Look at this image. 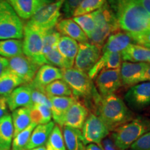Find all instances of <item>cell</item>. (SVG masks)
<instances>
[{"label":"cell","mask_w":150,"mask_h":150,"mask_svg":"<svg viewBox=\"0 0 150 150\" xmlns=\"http://www.w3.org/2000/svg\"><path fill=\"white\" fill-rule=\"evenodd\" d=\"M116 19L122 29L129 33L150 29V16L138 0H113Z\"/></svg>","instance_id":"obj_1"},{"label":"cell","mask_w":150,"mask_h":150,"mask_svg":"<svg viewBox=\"0 0 150 150\" xmlns=\"http://www.w3.org/2000/svg\"><path fill=\"white\" fill-rule=\"evenodd\" d=\"M97 113V116L109 131H114L130 121L133 117L132 112L122 99L115 94L103 97L99 100Z\"/></svg>","instance_id":"obj_2"},{"label":"cell","mask_w":150,"mask_h":150,"mask_svg":"<svg viewBox=\"0 0 150 150\" xmlns=\"http://www.w3.org/2000/svg\"><path fill=\"white\" fill-rule=\"evenodd\" d=\"M150 131V121L138 117L113 131L112 140L120 150H127L140 136Z\"/></svg>","instance_id":"obj_3"},{"label":"cell","mask_w":150,"mask_h":150,"mask_svg":"<svg viewBox=\"0 0 150 150\" xmlns=\"http://www.w3.org/2000/svg\"><path fill=\"white\" fill-rule=\"evenodd\" d=\"M22 19L6 0H0V40H21L24 35Z\"/></svg>","instance_id":"obj_4"},{"label":"cell","mask_w":150,"mask_h":150,"mask_svg":"<svg viewBox=\"0 0 150 150\" xmlns=\"http://www.w3.org/2000/svg\"><path fill=\"white\" fill-rule=\"evenodd\" d=\"M95 28L90 38L92 44L101 47L107 37L119 28L115 16L105 4L101 8L93 12Z\"/></svg>","instance_id":"obj_5"},{"label":"cell","mask_w":150,"mask_h":150,"mask_svg":"<svg viewBox=\"0 0 150 150\" xmlns=\"http://www.w3.org/2000/svg\"><path fill=\"white\" fill-rule=\"evenodd\" d=\"M64 1L65 0H55L43 6L29 19L27 24L44 32L53 29L59 22Z\"/></svg>","instance_id":"obj_6"},{"label":"cell","mask_w":150,"mask_h":150,"mask_svg":"<svg viewBox=\"0 0 150 150\" xmlns=\"http://www.w3.org/2000/svg\"><path fill=\"white\" fill-rule=\"evenodd\" d=\"M45 32L26 24L24 27L23 54L38 65L47 64L42 53L43 36Z\"/></svg>","instance_id":"obj_7"},{"label":"cell","mask_w":150,"mask_h":150,"mask_svg":"<svg viewBox=\"0 0 150 150\" xmlns=\"http://www.w3.org/2000/svg\"><path fill=\"white\" fill-rule=\"evenodd\" d=\"M62 79L68 85L76 97L88 98L94 95V87L88 73L76 68L61 69Z\"/></svg>","instance_id":"obj_8"},{"label":"cell","mask_w":150,"mask_h":150,"mask_svg":"<svg viewBox=\"0 0 150 150\" xmlns=\"http://www.w3.org/2000/svg\"><path fill=\"white\" fill-rule=\"evenodd\" d=\"M109 130L102 120L95 114H90L82 127V136L86 145L97 144L102 146V140L109 134Z\"/></svg>","instance_id":"obj_9"},{"label":"cell","mask_w":150,"mask_h":150,"mask_svg":"<svg viewBox=\"0 0 150 150\" xmlns=\"http://www.w3.org/2000/svg\"><path fill=\"white\" fill-rule=\"evenodd\" d=\"M101 56V47L92 43L79 44V50L74 61V68L88 73Z\"/></svg>","instance_id":"obj_10"},{"label":"cell","mask_w":150,"mask_h":150,"mask_svg":"<svg viewBox=\"0 0 150 150\" xmlns=\"http://www.w3.org/2000/svg\"><path fill=\"white\" fill-rule=\"evenodd\" d=\"M125 100L131 108L144 109L150 105V81L132 86L125 95Z\"/></svg>","instance_id":"obj_11"},{"label":"cell","mask_w":150,"mask_h":150,"mask_svg":"<svg viewBox=\"0 0 150 150\" xmlns=\"http://www.w3.org/2000/svg\"><path fill=\"white\" fill-rule=\"evenodd\" d=\"M39 65L24 54L8 59V70L22 79L24 83H30L35 77Z\"/></svg>","instance_id":"obj_12"},{"label":"cell","mask_w":150,"mask_h":150,"mask_svg":"<svg viewBox=\"0 0 150 150\" xmlns=\"http://www.w3.org/2000/svg\"><path fill=\"white\" fill-rule=\"evenodd\" d=\"M96 84L102 98L114 94L122 86L120 69L105 70L99 72L97 76Z\"/></svg>","instance_id":"obj_13"},{"label":"cell","mask_w":150,"mask_h":150,"mask_svg":"<svg viewBox=\"0 0 150 150\" xmlns=\"http://www.w3.org/2000/svg\"><path fill=\"white\" fill-rule=\"evenodd\" d=\"M148 66L149 64L147 63L124 62L120 69L122 85L134 86L142 82L144 73Z\"/></svg>","instance_id":"obj_14"},{"label":"cell","mask_w":150,"mask_h":150,"mask_svg":"<svg viewBox=\"0 0 150 150\" xmlns=\"http://www.w3.org/2000/svg\"><path fill=\"white\" fill-rule=\"evenodd\" d=\"M62 79L61 69L45 64L37 71L35 77L29 84L33 88L45 92V88L56 80Z\"/></svg>","instance_id":"obj_15"},{"label":"cell","mask_w":150,"mask_h":150,"mask_svg":"<svg viewBox=\"0 0 150 150\" xmlns=\"http://www.w3.org/2000/svg\"><path fill=\"white\" fill-rule=\"evenodd\" d=\"M32 91V87L29 83L23 84L16 88L6 97L8 109L13 111L19 108L31 107L33 105L31 99Z\"/></svg>","instance_id":"obj_16"},{"label":"cell","mask_w":150,"mask_h":150,"mask_svg":"<svg viewBox=\"0 0 150 150\" xmlns=\"http://www.w3.org/2000/svg\"><path fill=\"white\" fill-rule=\"evenodd\" d=\"M18 16L22 20H29L43 6L54 0H6Z\"/></svg>","instance_id":"obj_17"},{"label":"cell","mask_w":150,"mask_h":150,"mask_svg":"<svg viewBox=\"0 0 150 150\" xmlns=\"http://www.w3.org/2000/svg\"><path fill=\"white\" fill-rule=\"evenodd\" d=\"M88 115L87 108L76 100L65 113L62 127H69L80 130L83 127Z\"/></svg>","instance_id":"obj_18"},{"label":"cell","mask_w":150,"mask_h":150,"mask_svg":"<svg viewBox=\"0 0 150 150\" xmlns=\"http://www.w3.org/2000/svg\"><path fill=\"white\" fill-rule=\"evenodd\" d=\"M51 103L52 115L54 122L62 127L64 116L67 110L76 101L74 97H54L48 96Z\"/></svg>","instance_id":"obj_19"},{"label":"cell","mask_w":150,"mask_h":150,"mask_svg":"<svg viewBox=\"0 0 150 150\" xmlns=\"http://www.w3.org/2000/svg\"><path fill=\"white\" fill-rule=\"evenodd\" d=\"M121 61L120 53H112L108 55L102 54L95 65L88 71V75L91 79H93L103 70L120 69L121 67Z\"/></svg>","instance_id":"obj_20"},{"label":"cell","mask_w":150,"mask_h":150,"mask_svg":"<svg viewBox=\"0 0 150 150\" xmlns=\"http://www.w3.org/2000/svg\"><path fill=\"white\" fill-rule=\"evenodd\" d=\"M57 49L64 60L65 69L72 68L79 50L77 42L70 38L63 35L60 38Z\"/></svg>","instance_id":"obj_21"},{"label":"cell","mask_w":150,"mask_h":150,"mask_svg":"<svg viewBox=\"0 0 150 150\" xmlns=\"http://www.w3.org/2000/svg\"><path fill=\"white\" fill-rule=\"evenodd\" d=\"M56 28L61 34L70 38L76 42H88V38L72 19L67 18L61 20L56 25Z\"/></svg>","instance_id":"obj_22"},{"label":"cell","mask_w":150,"mask_h":150,"mask_svg":"<svg viewBox=\"0 0 150 150\" xmlns=\"http://www.w3.org/2000/svg\"><path fill=\"white\" fill-rule=\"evenodd\" d=\"M131 40L129 33L117 32L110 34L107 42L102 47V54L108 55L112 53H121L131 44Z\"/></svg>","instance_id":"obj_23"},{"label":"cell","mask_w":150,"mask_h":150,"mask_svg":"<svg viewBox=\"0 0 150 150\" xmlns=\"http://www.w3.org/2000/svg\"><path fill=\"white\" fill-rule=\"evenodd\" d=\"M54 126L55 123L52 121L45 125H37L32 131L29 142L24 149H31L46 145Z\"/></svg>","instance_id":"obj_24"},{"label":"cell","mask_w":150,"mask_h":150,"mask_svg":"<svg viewBox=\"0 0 150 150\" xmlns=\"http://www.w3.org/2000/svg\"><path fill=\"white\" fill-rule=\"evenodd\" d=\"M120 54L122 59L131 63H146L150 59V49L132 43Z\"/></svg>","instance_id":"obj_25"},{"label":"cell","mask_w":150,"mask_h":150,"mask_svg":"<svg viewBox=\"0 0 150 150\" xmlns=\"http://www.w3.org/2000/svg\"><path fill=\"white\" fill-rule=\"evenodd\" d=\"M13 134L12 117L8 113L0 118V150H11Z\"/></svg>","instance_id":"obj_26"},{"label":"cell","mask_w":150,"mask_h":150,"mask_svg":"<svg viewBox=\"0 0 150 150\" xmlns=\"http://www.w3.org/2000/svg\"><path fill=\"white\" fill-rule=\"evenodd\" d=\"M63 136L67 150H85L86 145L79 129L63 126Z\"/></svg>","instance_id":"obj_27"},{"label":"cell","mask_w":150,"mask_h":150,"mask_svg":"<svg viewBox=\"0 0 150 150\" xmlns=\"http://www.w3.org/2000/svg\"><path fill=\"white\" fill-rule=\"evenodd\" d=\"M23 84H25L23 80L8 69L0 75V96L6 97L16 88Z\"/></svg>","instance_id":"obj_28"},{"label":"cell","mask_w":150,"mask_h":150,"mask_svg":"<svg viewBox=\"0 0 150 150\" xmlns=\"http://www.w3.org/2000/svg\"><path fill=\"white\" fill-rule=\"evenodd\" d=\"M13 125L14 128L13 138L31 123L29 108L22 107L12 111Z\"/></svg>","instance_id":"obj_29"},{"label":"cell","mask_w":150,"mask_h":150,"mask_svg":"<svg viewBox=\"0 0 150 150\" xmlns=\"http://www.w3.org/2000/svg\"><path fill=\"white\" fill-rule=\"evenodd\" d=\"M21 54H23L22 40L8 39L0 40V56L8 59Z\"/></svg>","instance_id":"obj_30"},{"label":"cell","mask_w":150,"mask_h":150,"mask_svg":"<svg viewBox=\"0 0 150 150\" xmlns=\"http://www.w3.org/2000/svg\"><path fill=\"white\" fill-rule=\"evenodd\" d=\"M31 122L35 125H45L51 122V108L42 104H33L29 108Z\"/></svg>","instance_id":"obj_31"},{"label":"cell","mask_w":150,"mask_h":150,"mask_svg":"<svg viewBox=\"0 0 150 150\" xmlns=\"http://www.w3.org/2000/svg\"><path fill=\"white\" fill-rule=\"evenodd\" d=\"M45 93L48 96L72 97V92L63 80L59 79L52 82L45 88Z\"/></svg>","instance_id":"obj_32"},{"label":"cell","mask_w":150,"mask_h":150,"mask_svg":"<svg viewBox=\"0 0 150 150\" xmlns=\"http://www.w3.org/2000/svg\"><path fill=\"white\" fill-rule=\"evenodd\" d=\"M46 150H67L63 133L59 125H55L45 145Z\"/></svg>","instance_id":"obj_33"},{"label":"cell","mask_w":150,"mask_h":150,"mask_svg":"<svg viewBox=\"0 0 150 150\" xmlns=\"http://www.w3.org/2000/svg\"><path fill=\"white\" fill-rule=\"evenodd\" d=\"M37 126L35 123L31 122L27 128L20 131L13 138L12 150H24L29 142L32 131Z\"/></svg>","instance_id":"obj_34"},{"label":"cell","mask_w":150,"mask_h":150,"mask_svg":"<svg viewBox=\"0 0 150 150\" xmlns=\"http://www.w3.org/2000/svg\"><path fill=\"white\" fill-rule=\"evenodd\" d=\"M72 19L79 26L87 37L90 38L95 28V21L93 13L73 17Z\"/></svg>","instance_id":"obj_35"},{"label":"cell","mask_w":150,"mask_h":150,"mask_svg":"<svg viewBox=\"0 0 150 150\" xmlns=\"http://www.w3.org/2000/svg\"><path fill=\"white\" fill-rule=\"evenodd\" d=\"M61 36V33L58 32L57 30H56L54 28L45 32L44 36H43V55H46L51 50L57 48L58 42Z\"/></svg>","instance_id":"obj_36"},{"label":"cell","mask_w":150,"mask_h":150,"mask_svg":"<svg viewBox=\"0 0 150 150\" xmlns=\"http://www.w3.org/2000/svg\"><path fill=\"white\" fill-rule=\"evenodd\" d=\"M106 2V0H84L74 11L73 16H79L82 15L95 12L101 8Z\"/></svg>","instance_id":"obj_37"},{"label":"cell","mask_w":150,"mask_h":150,"mask_svg":"<svg viewBox=\"0 0 150 150\" xmlns=\"http://www.w3.org/2000/svg\"><path fill=\"white\" fill-rule=\"evenodd\" d=\"M45 57L47 64L53 66L54 65L56 67H59L60 69H65L64 60L57 48L54 49L48 52L46 55H45Z\"/></svg>","instance_id":"obj_38"},{"label":"cell","mask_w":150,"mask_h":150,"mask_svg":"<svg viewBox=\"0 0 150 150\" xmlns=\"http://www.w3.org/2000/svg\"><path fill=\"white\" fill-rule=\"evenodd\" d=\"M133 40L142 47L150 49V29L146 30L140 33H129Z\"/></svg>","instance_id":"obj_39"},{"label":"cell","mask_w":150,"mask_h":150,"mask_svg":"<svg viewBox=\"0 0 150 150\" xmlns=\"http://www.w3.org/2000/svg\"><path fill=\"white\" fill-rule=\"evenodd\" d=\"M130 150H150V131L140 136L135 141L131 147Z\"/></svg>","instance_id":"obj_40"},{"label":"cell","mask_w":150,"mask_h":150,"mask_svg":"<svg viewBox=\"0 0 150 150\" xmlns=\"http://www.w3.org/2000/svg\"><path fill=\"white\" fill-rule=\"evenodd\" d=\"M84 0H65L61 10L65 17L69 18L73 16L75 10Z\"/></svg>","instance_id":"obj_41"},{"label":"cell","mask_w":150,"mask_h":150,"mask_svg":"<svg viewBox=\"0 0 150 150\" xmlns=\"http://www.w3.org/2000/svg\"><path fill=\"white\" fill-rule=\"evenodd\" d=\"M31 99H32L33 104H42L48 106L51 108V103L50 99L45 92H42L39 90L33 88L32 95H31Z\"/></svg>","instance_id":"obj_42"},{"label":"cell","mask_w":150,"mask_h":150,"mask_svg":"<svg viewBox=\"0 0 150 150\" xmlns=\"http://www.w3.org/2000/svg\"><path fill=\"white\" fill-rule=\"evenodd\" d=\"M101 145L104 150H120L116 147L112 139L110 138H104L102 140Z\"/></svg>","instance_id":"obj_43"},{"label":"cell","mask_w":150,"mask_h":150,"mask_svg":"<svg viewBox=\"0 0 150 150\" xmlns=\"http://www.w3.org/2000/svg\"><path fill=\"white\" fill-rule=\"evenodd\" d=\"M8 108L6 98L5 97L0 96V118L8 114Z\"/></svg>","instance_id":"obj_44"},{"label":"cell","mask_w":150,"mask_h":150,"mask_svg":"<svg viewBox=\"0 0 150 150\" xmlns=\"http://www.w3.org/2000/svg\"><path fill=\"white\" fill-rule=\"evenodd\" d=\"M8 69V59L0 56V75Z\"/></svg>","instance_id":"obj_45"},{"label":"cell","mask_w":150,"mask_h":150,"mask_svg":"<svg viewBox=\"0 0 150 150\" xmlns=\"http://www.w3.org/2000/svg\"><path fill=\"white\" fill-rule=\"evenodd\" d=\"M138 1L150 16V0H138Z\"/></svg>","instance_id":"obj_46"},{"label":"cell","mask_w":150,"mask_h":150,"mask_svg":"<svg viewBox=\"0 0 150 150\" xmlns=\"http://www.w3.org/2000/svg\"><path fill=\"white\" fill-rule=\"evenodd\" d=\"M85 150H104L102 146H99L97 144H88L86 146Z\"/></svg>","instance_id":"obj_47"},{"label":"cell","mask_w":150,"mask_h":150,"mask_svg":"<svg viewBox=\"0 0 150 150\" xmlns=\"http://www.w3.org/2000/svg\"><path fill=\"white\" fill-rule=\"evenodd\" d=\"M142 81H150V65H149V66L145 70L142 78Z\"/></svg>","instance_id":"obj_48"},{"label":"cell","mask_w":150,"mask_h":150,"mask_svg":"<svg viewBox=\"0 0 150 150\" xmlns=\"http://www.w3.org/2000/svg\"><path fill=\"white\" fill-rule=\"evenodd\" d=\"M24 150H46V147L45 146H40V147H35L33 148V149H24Z\"/></svg>","instance_id":"obj_49"},{"label":"cell","mask_w":150,"mask_h":150,"mask_svg":"<svg viewBox=\"0 0 150 150\" xmlns=\"http://www.w3.org/2000/svg\"><path fill=\"white\" fill-rule=\"evenodd\" d=\"M147 63H148V64H149V65H150V59H149V61H148L147 62Z\"/></svg>","instance_id":"obj_50"}]
</instances>
